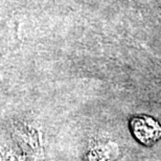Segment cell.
<instances>
[{
    "instance_id": "1",
    "label": "cell",
    "mask_w": 161,
    "mask_h": 161,
    "mask_svg": "<svg viewBox=\"0 0 161 161\" xmlns=\"http://www.w3.org/2000/svg\"><path fill=\"white\" fill-rule=\"evenodd\" d=\"M133 132L144 144H151L161 136V128L151 117H136L132 120Z\"/></svg>"
}]
</instances>
